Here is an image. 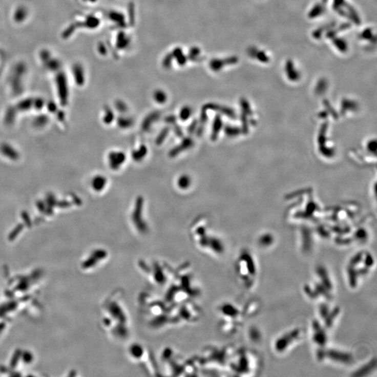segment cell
<instances>
[{
	"label": "cell",
	"instance_id": "1",
	"mask_svg": "<svg viewBox=\"0 0 377 377\" xmlns=\"http://www.w3.org/2000/svg\"><path fill=\"white\" fill-rule=\"evenodd\" d=\"M105 309L104 325L107 331L115 341L124 342L131 336L132 324L121 290H115L108 298Z\"/></svg>",
	"mask_w": 377,
	"mask_h": 377
},
{
	"label": "cell",
	"instance_id": "2",
	"mask_svg": "<svg viewBox=\"0 0 377 377\" xmlns=\"http://www.w3.org/2000/svg\"><path fill=\"white\" fill-rule=\"evenodd\" d=\"M165 301L177 306L194 303L199 297L200 289L196 286L193 273L187 265L174 270L168 284L164 287Z\"/></svg>",
	"mask_w": 377,
	"mask_h": 377
},
{
	"label": "cell",
	"instance_id": "3",
	"mask_svg": "<svg viewBox=\"0 0 377 377\" xmlns=\"http://www.w3.org/2000/svg\"><path fill=\"white\" fill-rule=\"evenodd\" d=\"M139 268L148 282L161 288L168 284L174 270L166 263L156 260L142 261Z\"/></svg>",
	"mask_w": 377,
	"mask_h": 377
},
{
	"label": "cell",
	"instance_id": "4",
	"mask_svg": "<svg viewBox=\"0 0 377 377\" xmlns=\"http://www.w3.org/2000/svg\"><path fill=\"white\" fill-rule=\"evenodd\" d=\"M128 354L132 361L144 367L148 372H149L153 375L159 374L150 351L141 344H131L128 348Z\"/></svg>",
	"mask_w": 377,
	"mask_h": 377
},
{
	"label": "cell",
	"instance_id": "5",
	"mask_svg": "<svg viewBox=\"0 0 377 377\" xmlns=\"http://www.w3.org/2000/svg\"><path fill=\"white\" fill-rule=\"evenodd\" d=\"M28 14V11H27L26 8L19 7L16 8V10L15 11L14 14H13V19L17 22H23L24 20L23 19H26Z\"/></svg>",
	"mask_w": 377,
	"mask_h": 377
}]
</instances>
